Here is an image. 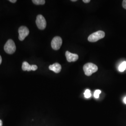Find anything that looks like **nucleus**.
Masks as SVG:
<instances>
[{
    "mask_svg": "<svg viewBox=\"0 0 126 126\" xmlns=\"http://www.w3.org/2000/svg\"><path fill=\"white\" fill-rule=\"evenodd\" d=\"M72 1H76L77 0H72Z\"/></svg>",
    "mask_w": 126,
    "mask_h": 126,
    "instance_id": "nucleus-21",
    "label": "nucleus"
},
{
    "mask_svg": "<svg viewBox=\"0 0 126 126\" xmlns=\"http://www.w3.org/2000/svg\"><path fill=\"white\" fill-rule=\"evenodd\" d=\"M83 1L84 2V3H89V2H90V0H83Z\"/></svg>",
    "mask_w": 126,
    "mask_h": 126,
    "instance_id": "nucleus-16",
    "label": "nucleus"
},
{
    "mask_svg": "<svg viewBox=\"0 0 126 126\" xmlns=\"http://www.w3.org/2000/svg\"><path fill=\"white\" fill-rule=\"evenodd\" d=\"M50 70L53 71L56 73H58L60 72L61 70V65L58 63H54L52 65H50L49 67Z\"/></svg>",
    "mask_w": 126,
    "mask_h": 126,
    "instance_id": "nucleus-8",
    "label": "nucleus"
},
{
    "mask_svg": "<svg viewBox=\"0 0 126 126\" xmlns=\"http://www.w3.org/2000/svg\"><path fill=\"white\" fill-rule=\"evenodd\" d=\"M1 62H2V58H1V56L0 55V64H1Z\"/></svg>",
    "mask_w": 126,
    "mask_h": 126,
    "instance_id": "nucleus-18",
    "label": "nucleus"
},
{
    "mask_svg": "<svg viewBox=\"0 0 126 126\" xmlns=\"http://www.w3.org/2000/svg\"><path fill=\"white\" fill-rule=\"evenodd\" d=\"M101 91L99 90H96L94 93V97L96 99H98L99 97V95L101 93Z\"/></svg>",
    "mask_w": 126,
    "mask_h": 126,
    "instance_id": "nucleus-13",
    "label": "nucleus"
},
{
    "mask_svg": "<svg viewBox=\"0 0 126 126\" xmlns=\"http://www.w3.org/2000/svg\"><path fill=\"white\" fill-rule=\"evenodd\" d=\"M4 49L7 53L13 54L16 50V47L14 41L12 39H9L7 41L5 45Z\"/></svg>",
    "mask_w": 126,
    "mask_h": 126,
    "instance_id": "nucleus-3",
    "label": "nucleus"
},
{
    "mask_svg": "<svg viewBox=\"0 0 126 126\" xmlns=\"http://www.w3.org/2000/svg\"><path fill=\"white\" fill-rule=\"evenodd\" d=\"M84 95L86 98H89L91 97V91L89 89H87L85 91L84 93Z\"/></svg>",
    "mask_w": 126,
    "mask_h": 126,
    "instance_id": "nucleus-12",
    "label": "nucleus"
},
{
    "mask_svg": "<svg viewBox=\"0 0 126 126\" xmlns=\"http://www.w3.org/2000/svg\"><path fill=\"white\" fill-rule=\"evenodd\" d=\"M123 101H124V102L126 104V97H125L124 98V100H123Z\"/></svg>",
    "mask_w": 126,
    "mask_h": 126,
    "instance_id": "nucleus-20",
    "label": "nucleus"
},
{
    "mask_svg": "<svg viewBox=\"0 0 126 126\" xmlns=\"http://www.w3.org/2000/svg\"><path fill=\"white\" fill-rule=\"evenodd\" d=\"M126 69V61H124L120 65L119 67V71L123 72H124Z\"/></svg>",
    "mask_w": 126,
    "mask_h": 126,
    "instance_id": "nucleus-10",
    "label": "nucleus"
},
{
    "mask_svg": "<svg viewBox=\"0 0 126 126\" xmlns=\"http://www.w3.org/2000/svg\"><path fill=\"white\" fill-rule=\"evenodd\" d=\"M62 44V39L60 36H57L54 37L52 40L51 45L52 48L54 50H59Z\"/></svg>",
    "mask_w": 126,
    "mask_h": 126,
    "instance_id": "nucleus-4",
    "label": "nucleus"
},
{
    "mask_svg": "<svg viewBox=\"0 0 126 126\" xmlns=\"http://www.w3.org/2000/svg\"><path fill=\"white\" fill-rule=\"evenodd\" d=\"M105 36V32L103 31H99L91 34L88 37V40L90 42H96L99 39L103 38Z\"/></svg>",
    "mask_w": 126,
    "mask_h": 126,
    "instance_id": "nucleus-2",
    "label": "nucleus"
},
{
    "mask_svg": "<svg viewBox=\"0 0 126 126\" xmlns=\"http://www.w3.org/2000/svg\"><path fill=\"white\" fill-rule=\"evenodd\" d=\"M19 39L20 41H23L29 34V30L28 28L25 26H22L18 29Z\"/></svg>",
    "mask_w": 126,
    "mask_h": 126,
    "instance_id": "nucleus-6",
    "label": "nucleus"
},
{
    "mask_svg": "<svg viewBox=\"0 0 126 126\" xmlns=\"http://www.w3.org/2000/svg\"><path fill=\"white\" fill-rule=\"evenodd\" d=\"M36 24L40 30H44L46 27V21L45 17L41 15H39L36 17Z\"/></svg>",
    "mask_w": 126,
    "mask_h": 126,
    "instance_id": "nucleus-5",
    "label": "nucleus"
},
{
    "mask_svg": "<svg viewBox=\"0 0 126 126\" xmlns=\"http://www.w3.org/2000/svg\"><path fill=\"white\" fill-rule=\"evenodd\" d=\"M16 0H9V1L12 3H15L16 2Z\"/></svg>",
    "mask_w": 126,
    "mask_h": 126,
    "instance_id": "nucleus-17",
    "label": "nucleus"
},
{
    "mask_svg": "<svg viewBox=\"0 0 126 126\" xmlns=\"http://www.w3.org/2000/svg\"><path fill=\"white\" fill-rule=\"evenodd\" d=\"M37 66L36 65H32V70L35 71H36V70L37 69Z\"/></svg>",
    "mask_w": 126,
    "mask_h": 126,
    "instance_id": "nucleus-14",
    "label": "nucleus"
},
{
    "mask_svg": "<svg viewBox=\"0 0 126 126\" xmlns=\"http://www.w3.org/2000/svg\"><path fill=\"white\" fill-rule=\"evenodd\" d=\"M22 69H23V71H32V65H30L29 63L25 61V62H23V64H22Z\"/></svg>",
    "mask_w": 126,
    "mask_h": 126,
    "instance_id": "nucleus-9",
    "label": "nucleus"
},
{
    "mask_svg": "<svg viewBox=\"0 0 126 126\" xmlns=\"http://www.w3.org/2000/svg\"><path fill=\"white\" fill-rule=\"evenodd\" d=\"M98 70V66L93 63H87L83 66V70L85 74L87 76H90L93 73L96 72Z\"/></svg>",
    "mask_w": 126,
    "mask_h": 126,
    "instance_id": "nucleus-1",
    "label": "nucleus"
},
{
    "mask_svg": "<svg viewBox=\"0 0 126 126\" xmlns=\"http://www.w3.org/2000/svg\"><path fill=\"white\" fill-rule=\"evenodd\" d=\"M65 56L68 62H75L79 59V56L76 54H73L67 51L65 52Z\"/></svg>",
    "mask_w": 126,
    "mask_h": 126,
    "instance_id": "nucleus-7",
    "label": "nucleus"
},
{
    "mask_svg": "<svg viewBox=\"0 0 126 126\" xmlns=\"http://www.w3.org/2000/svg\"><path fill=\"white\" fill-rule=\"evenodd\" d=\"M122 7L123 8L126 9V0H124L122 1Z\"/></svg>",
    "mask_w": 126,
    "mask_h": 126,
    "instance_id": "nucleus-15",
    "label": "nucleus"
},
{
    "mask_svg": "<svg viewBox=\"0 0 126 126\" xmlns=\"http://www.w3.org/2000/svg\"><path fill=\"white\" fill-rule=\"evenodd\" d=\"M2 126V122L1 121V120H0V126Z\"/></svg>",
    "mask_w": 126,
    "mask_h": 126,
    "instance_id": "nucleus-19",
    "label": "nucleus"
},
{
    "mask_svg": "<svg viewBox=\"0 0 126 126\" xmlns=\"http://www.w3.org/2000/svg\"><path fill=\"white\" fill-rule=\"evenodd\" d=\"M32 2L36 5H44L45 3V0H33Z\"/></svg>",
    "mask_w": 126,
    "mask_h": 126,
    "instance_id": "nucleus-11",
    "label": "nucleus"
}]
</instances>
